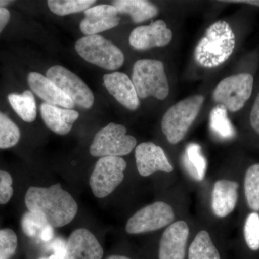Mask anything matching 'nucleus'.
Instances as JSON below:
<instances>
[{
  "mask_svg": "<svg viewBox=\"0 0 259 259\" xmlns=\"http://www.w3.org/2000/svg\"><path fill=\"white\" fill-rule=\"evenodd\" d=\"M13 3V1H9V0H0V8H5Z\"/></svg>",
  "mask_w": 259,
  "mask_h": 259,
  "instance_id": "obj_37",
  "label": "nucleus"
},
{
  "mask_svg": "<svg viewBox=\"0 0 259 259\" xmlns=\"http://www.w3.org/2000/svg\"><path fill=\"white\" fill-rule=\"evenodd\" d=\"M22 230L27 236L37 238L42 241L49 242L54 237V228L51 226L41 213L25 212L21 220Z\"/></svg>",
  "mask_w": 259,
  "mask_h": 259,
  "instance_id": "obj_20",
  "label": "nucleus"
},
{
  "mask_svg": "<svg viewBox=\"0 0 259 259\" xmlns=\"http://www.w3.org/2000/svg\"><path fill=\"white\" fill-rule=\"evenodd\" d=\"M137 140L127 135L125 126L109 123L97 133L90 146V154L95 157L126 156L136 147Z\"/></svg>",
  "mask_w": 259,
  "mask_h": 259,
  "instance_id": "obj_6",
  "label": "nucleus"
},
{
  "mask_svg": "<svg viewBox=\"0 0 259 259\" xmlns=\"http://www.w3.org/2000/svg\"><path fill=\"white\" fill-rule=\"evenodd\" d=\"M104 85L107 91L122 106L136 110L140 105L139 97L132 80L122 72H113L103 76Z\"/></svg>",
  "mask_w": 259,
  "mask_h": 259,
  "instance_id": "obj_15",
  "label": "nucleus"
},
{
  "mask_svg": "<svg viewBox=\"0 0 259 259\" xmlns=\"http://www.w3.org/2000/svg\"><path fill=\"white\" fill-rule=\"evenodd\" d=\"M47 77L81 108L93 107L95 97L92 90L79 76L64 66H54L48 70Z\"/></svg>",
  "mask_w": 259,
  "mask_h": 259,
  "instance_id": "obj_10",
  "label": "nucleus"
},
{
  "mask_svg": "<svg viewBox=\"0 0 259 259\" xmlns=\"http://www.w3.org/2000/svg\"><path fill=\"white\" fill-rule=\"evenodd\" d=\"M236 35L225 20L212 24L194 50L196 62L204 68H215L226 62L236 48Z\"/></svg>",
  "mask_w": 259,
  "mask_h": 259,
  "instance_id": "obj_2",
  "label": "nucleus"
},
{
  "mask_svg": "<svg viewBox=\"0 0 259 259\" xmlns=\"http://www.w3.org/2000/svg\"><path fill=\"white\" fill-rule=\"evenodd\" d=\"M132 81L141 99L154 97L163 100L169 93V85L161 61L141 59L134 66Z\"/></svg>",
  "mask_w": 259,
  "mask_h": 259,
  "instance_id": "obj_4",
  "label": "nucleus"
},
{
  "mask_svg": "<svg viewBox=\"0 0 259 259\" xmlns=\"http://www.w3.org/2000/svg\"><path fill=\"white\" fill-rule=\"evenodd\" d=\"M25 203L29 211L41 213L54 228L69 224L78 212L76 200L60 184L49 187H30L25 194Z\"/></svg>",
  "mask_w": 259,
  "mask_h": 259,
  "instance_id": "obj_1",
  "label": "nucleus"
},
{
  "mask_svg": "<svg viewBox=\"0 0 259 259\" xmlns=\"http://www.w3.org/2000/svg\"><path fill=\"white\" fill-rule=\"evenodd\" d=\"M211 131L220 139H231L236 136V131L228 117L227 109L218 105L212 109L209 115Z\"/></svg>",
  "mask_w": 259,
  "mask_h": 259,
  "instance_id": "obj_24",
  "label": "nucleus"
},
{
  "mask_svg": "<svg viewBox=\"0 0 259 259\" xmlns=\"http://www.w3.org/2000/svg\"><path fill=\"white\" fill-rule=\"evenodd\" d=\"M13 180L8 172L0 170V204H5L13 197Z\"/></svg>",
  "mask_w": 259,
  "mask_h": 259,
  "instance_id": "obj_31",
  "label": "nucleus"
},
{
  "mask_svg": "<svg viewBox=\"0 0 259 259\" xmlns=\"http://www.w3.org/2000/svg\"><path fill=\"white\" fill-rule=\"evenodd\" d=\"M244 238L248 248L252 250L259 249V214L253 212L250 213L245 220Z\"/></svg>",
  "mask_w": 259,
  "mask_h": 259,
  "instance_id": "obj_29",
  "label": "nucleus"
},
{
  "mask_svg": "<svg viewBox=\"0 0 259 259\" xmlns=\"http://www.w3.org/2000/svg\"><path fill=\"white\" fill-rule=\"evenodd\" d=\"M189 259H221L216 247L207 231L197 233L191 243L188 253Z\"/></svg>",
  "mask_w": 259,
  "mask_h": 259,
  "instance_id": "obj_23",
  "label": "nucleus"
},
{
  "mask_svg": "<svg viewBox=\"0 0 259 259\" xmlns=\"http://www.w3.org/2000/svg\"><path fill=\"white\" fill-rule=\"evenodd\" d=\"M182 161L186 171L192 178L199 182L204 180L207 163L199 144L195 143L189 144L184 153Z\"/></svg>",
  "mask_w": 259,
  "mask_h": 259,
  "instance_id": "obj_21",
  "label": "nucleus"
},
{
  "mask_svg": "<svg viewBox=\"0 0 259 259\" xmlns=\"http://www.w3.org/2000/svg\"><path fill=\"white\" fill-rule=\"evenodd\" d=\"M75 49L85 61L109 71L118 69L125 61L122 51L100 35L81 37L75 44Z\"/></svg>",
  "mask_w": 259,
  "mask_h": 259,
  "instance_id": "obj_5",
  "label": "nucleus"
},
{
  "mask_svg": "<svg viewBox=\"0 0 259 259\" xmlns=\"http://www.w3.org/2000/svg\"><path fill=\"white\" fill-rule=\"evenodd\" d=\"M103 255L95 235L86 228H78L70 235L61 259H102Z\"/></svg>",
  "mask_w": 259,
  "mask_h": 259,
  "instance_id": "obj_11",
  "label": "nucleus"
},
{
  "mask_svg": "<svg viewBox=\"0 0 259 259\" xmlns=\"http://www.w3.org/2000/svg\"><path fill=\"white\" fill-rule=\"evenodd\" d=\"M254 78L249 73H240L222 80L212 93L214 101L231 112L240 111L253 93Z\"/></svg>",
  "mask_w": 259,
  "mask_h": 259,
  "instance_id": "obj_7",
  "label": "nucleus"
},
{
  "mask_svg": "<svg viewBox=\"0 0 259 259\" xmlns=\"http://www.w3.org/2000/svg\"><path fill=\"white\" fill-rule=\"evenodd\" d=\"M127 163L116 156L102 157L97 161L90 178V186L97 198H105L112 194L124 180Z\"/></svg>",
  "mask_w": 259,
  "mask_h": 259,
  "instance_id": "obj_8",
  "label": "nucleus"
},
{
  "mask_svg": "<svg viewBox=\"0 0 259 259\" xmlns=\"http://www.w3.org/2000/svg\"><path fill=\"white\" fill-rule=\"evenodd\" d=\"M108 15H118V12L115 7L110 5H99L85 10V18H93L98 16H108Z\"/></svg>",
  "mask_w": 259,
  "mask_h": 259,
  "instance_id": "obj_32",
  "label": "nucleus"
},
{
  "mask_svg": "<svg viewBox=\"0 0 259 259\" xmlns=\"http://www.w3.org/2000/svg\"><path fill=\"white\" fill-rule=\"evenodd\" d=\"M189 233L190 228L185 221L171 223L162 235L158 258L185 259Z\"/></svg>",
  "mask_w": 259,
  "mask_h": 259,
  "instance_id": "obj_14",
  "label": "nucleus"
},
{
  "mask_svg": "<svg viewBox=\"0 0 259 259\" xmlns=\"http://www.w3.org/2000/svg\"><path fill=\"white\" fill-rule=\"evenodd\" d=\"M40 114L46 125L53 132L61 136L69 134L79 118L76 110L54 106L44 102L40 105Z\"/></svg>",
  "mask_w": 259,
  "mask_h": 259,
  "instance_id": "obj_18",
  "label": "nucleus"
},
{
  "mask_svg": "<svg viewBox=\"0 0 259 259\" xmlns=\"http://www.w3.org/2000/svg\"><path fill=\"white\" fill-rule=\"evenodd\" d=\"M244 190L248 207L259 211V163L252 165L245 175Z\"/></svg>",
  "mask_w": 259,
  "mask_h": 259,
  "instance_id": "obj_25",
  "label": "nucleus"
},
{
  "mask_svg": "<svg viewBox=\"0 0 259 259\" xmlns=\"http://www.w3.org/2000/svg\"><path fill=\"white\" fill-rule=\"evenodd\" d=\"M120 21L118 15L85 18L80 23V30L86 35H97L100 32L115 28Z\"/></svg>",
  "mask_w": 259,
  "mask_h": 259,
  "instance_id": "obj_26",
  "label": "nucleus"
},
{
  "mask_svg": "<svg viewBox=\"0 0 259 259\" xmlns=\"http://www.w3.org/2000/svg\"><path fill=\"white\" fill-rule=\"evenodd\" d=\"M239 185L234 181L218 180L213 187L212 208L218 218L229 215L236 208Z\"/></svg>",
  "mask_w": 259,
  "mask_h": 259,
  "instance_id": "obj_17",
  "label": "nucleus"
},
{
  "mask_svg": "<svg viewBox=\"0 0 259 259\" xmlns=\"http://www.w3.org/2000/svg\"><path fill=\"white\" fill-rule=\"evenodd\" d=\"M249 121L252 129L259 135V92L250 110Z\"/></svg>",
  "mask_w": 259,
  "mask_h": 259,
  "instance_id": "obj_33",
  "label": "nucleus"
},
{
  "mask_svg": "<svg viewBox=\"0 0 259 259\" xmlns=\"http://www.w3.org/2000/svg\"><path fill=\"white\" fill-rule=\"evenodd\" d=\"M10 13L5 8H0V33L4 30L6 25L9 23Z\"/></svg>",
  "mask_w": 259,
  "mask_h": 259,
  "instance_id": "obj_34",
  "label": "nucleus"
},
{
  "mask_svg": "<svg viewBox=\"0 0 259 259\" xmlns=\"http://www.w3.org/2000/svg\"><path fill=\"white\" fill-rule=\"evenodd\" d=\"M18 246V236L13 230H0V259H12Z\"/></svg>",
  "mask_w": 259,
  "mask_h": 259,
  "instance_id": "obj_30",
  "label": "nucleus"
},
{
  "mask_svg": "<svg viewBox=\"0 0 259 259\" xmlns=\"http://www.w3.org/2000/svg\"><path fill=\"white\" fill-rule=\"evenodd\" d=\"M225 3H241V4H246L253 5V6L259 7V0H241V1H223Z\"/></svg>",
  "mask_w": 259,
  "mask_h": 259,
  "instance_id": "obj_35",
  "label": "nucleus"
},
{
  "mask_svg": "<svg viewBox=\"0 0 259 259\" xmlns=\"http://www.w3.org/2000/svg\"><path fill=\"white\" fill-rule=\"evenodd\" d=\"M204 101L202 95H194L177 102L167 110L162 118L161 130L170 144H178L185 138Z\"/></svg>",
  "mask_w": 259,
  "mask_h": 259,
  "instance_id": "obj_3",
  "label": "nucleus"
},
{
  "mask_svg": "<svg viewBox=\"0 0 259 259\" xmlns=\"http://www.w3.org/2000/svg\"><path fill=\"white\" fill-rule=\"evenodd\" d=\"M136 166L142 177H148L156 171L171 173L174 167L168 161L163 148L152 142H144L136 148Z\"/></svg>",
  "mask_w": 259,
  "mask_h": 259,
  "instance_id": "obj_12",
  "label": "nucleus"
},
{
  "mask_svg": "<svg viewBox=\"0 0 259 259\" xmlns=\"http://www.w3.org/2000/svg\"><path fill=\"white\" fill-rule=\"evenodd\" d=\"M40 259H61V256L59 255L56 254V253H54V254L47 257V258H41Z\"/></svg>",
  "mask_w": 259,
  "mask_h": 259,
  "instance_id": "obj_38",
  "label": "nucleus"
},
{
  "mask_svg": "<svg viewBox=\"0 0 259 259\" xmlns=\"http://www.w3.org/2000/svg\"><path fill=\"white\" fill-rule=\"evenodd\" d=\"M96 3L95 0H49V9L59 16L85 11Z\"/></svg>",
  "mask_w": 259,
  "mask_h": 259,
  "instance_id": "obj_27",
  "label": "nucleus"
},
{
  "mask_svg": "<svg viewBox=\"0 0 259 259\" xmlns=\"http://www.w3.org/2000/svg\"><path fill=\"white\" fill-rule=\"evenodd\" d=\"M175 212L166 202H153L137 211L126 223L128 234H141L158 231L173 223Z\"/></svg>",
  "mask_w": 259,
  "mask_h": 259,
  "instance_id": "obj_9",
  "label": "nucleus"
},
{
  "mask_svg": "<svg viewBox=\"0 0 259 259\" xmlns=\"http://www.w3.org/2000/svg\"><path fill=\"white\" fill-rule=\"evenodd\" d=\"M18 125L10 117L0 112V148L6 149L18 144L20 139Z\"/></svg>",
  "mask_w": 259,
  "mask_h": 259,
  "instance_id": "obj_28",
  "label": "nucleus"
},
{
  "mask_svg": "<svg viewBox=\"0 0 259 259\" xmlns=\"http://www.w3.org/2000/svg\"><path fill=\"white\" fill-rule=\"evenodd\" d=\"M173 34L163 20H158L149 25L137 27L131 32L129 42L137 50L162 47L171 41Z\"/></svg>",
  "mask_w": 259,
  "mask_h": 259,
  "instance_id": "obj_13",
  "label": "nucleus"
},
{
  "mask_svg": "<svg viewBox=\"0 0 259 259\" xmlns=\"http://www.w3.org/2000/svg\"><path fill=\"white\" fill-rule=\"evenodd\" d=\"M106 259H131L128 257L124 256V255H112L107 257Z\"/></svg>",
  "mask_w": 259,
  "mask_h": 259,
  "instance_id": "obj_36",
  "label": "nucleus"
},
{
  "mask_svg": "<svg viewBox=\"0 0 259 259\" xmlns=\"http://www.w3.org/2000/svg\"><path fill=\"white\" fill-rule=\"evenodd\" d=\"M28 83L32 92L46 103L70 110L74 108L75 105L71 99L47 76L40 73L30 72Z\"/></svg>",
  "mask_w": 259,
  "mask_h": 259,
  "instance_id": "obj_16",
  "label": "nucleus"
},
{
  "mask_svg": "<svg viewBox=\"0 0 259 259\" xmlns=\"http://www.w3.org/2000/svg\"><path fill=\"white\" fill-rule=\"evenodd\" d=\"M120 14L131 17L135 23H141L156 17L158 13V8L152 3L145 0H115L112 2Z\"/></svg>",
  "mask_w": 259,
  "mask_h": 259,
  "instance_id": "obj_19",
  "label": "nucleus"
},
{
  "mask_svg": "<svg viewBox=\"0 0 259 259\" xmlns=\"http://www.w3.org/2000/svg\"><path fill=\"white\" fill-rule=\"evenodd\" d=\"M8 99L10 105L22 120L26 122H32L35 120L36 103L35 97L30 90H25L22 94H9Z\"/></svg>",
  "mask_w": 259,
  "mask_h": 259,
  "instance_id": "obj_22",
  "label": "nucleus"
}]
</instances>
